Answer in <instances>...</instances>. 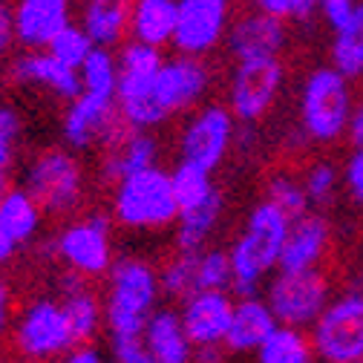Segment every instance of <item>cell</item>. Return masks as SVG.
<instances>
[{
  "label": "cell",
  "instance_id": "4dcf8cb0",
  "mask_svg": "<svg viewBox=\"0 0 363 363\" xmlns=\"http://www.w3.org/2000/svg\"><path fill=\"white\" fill-rule=\"evenodd\" d=\"M211 170L194 164V162H182L176 167V173L170 176L173 179V194H176V202H179V211H188L194 205H199L202 199H208L213 194V185L208 179Z\"/></svg>",
  "mask_w": 363,
  "mask_h": 363
},
{
  "label": "cell",
  "instance_id": "30bf717a",
  "mask_svg": "<svg viewBox=\"0 0 363 363\" xmlns=\"http://www.w3.org/2000/svg\"><path fill=\"white\" fill-rule=\"evenodd\" d=\"M18 349L32 360H50L72 346L69 320L64 306L52 300H35L23 314L15 332Z\"/></svg>",
  "mask_w": 363,
  "mask_h": 363
},
{
  "label": "cell",
  "instance_id": "f35d334b",
  "mask_svg": "<svg viewBox=\"0 0 363 363\" xmlns=\"http://www.w3.org/2000/svg\"><path fill=\"white\" fill-rule=\"evenodd\" d=\"M354 6H357V0H320V6H317V9H320L323 21L332 29H337V26H343L352 18Z\"/></svg>",
  "mask_w": 363,
  "mask_h": 363
},
{
  "label": "cell",
  "instance_id": "7c38bea8",
  "mask_svg": "<svg viewBox=\"0 0 363 363\" xmlns=\"http://www.w3.org/2000/svg\"><path fill=\"white\" fill-rule=\"evenodd\" d=\"M118 124H121V113H118L116 99L96 96L84 89L78 99H72L61 121V130H64L67 145L81 150V147H93L99 142L104 145Z\"/></svg>",
  "mask_w": 363,
  "mask_h": 363
},
{
  "label": "cell",
  "instance_id": "ac0fdd59",
  "mask_svg": "<svg viewBox=\"0 0 363 363\" xmlns=\"http://www.w3.org/2000/svg\"><path fill=\"white\" fill-rule=\"evenodd\" d=\"M153 86H156V72H118L116 104L127 124L147 130L167 118V113L156 101Z\"/></svg>",
  "mask_w": 363,
  "mask_h": 363
},
{
  "label": "cell",
  "instance_id": "9a60e30c",
  "mask_svg": "<svg viewBox=\"0 0 363 363\" xmlns=\"http://www.w3.org/2000/svg\"><path fill=\"white\" fill-rule=\"evenodd\" d=\"M15 38L26 50H47L72 23L69 0H18L12 6Z\"/></svg>",
  "mask_w": 363,
  "mask_h": 363
},
{
  "label": "cell",
  "instance_id": "d6986e66",
  "mask_svg": "<svg viewBox=\"0 0 363 363\" xmlns=\"http://www.w3.org/2000/svg\"><path fill=\"white\" fill-rule=\"evenodd\" d=\"M231 317H234V306L231 300L219 294V291H199L196 297H191L185 317H182V326L191 343H219L225 340L231 329Z\"/></svg>",
  "mask_w": 363,
  "mask_h": 363
},
{
  "label": "cell",
  "instance_id": "836d02e7",
  "mask_svg": "<svg viewBox=\"0 0 363 363\" xmlns=\"http://www.w3.org/2000/svg\"><path fill=\"white\" fill-rule=\"evenodd\" d=\"M58 61H64L67 67H75V69H81V64L86 61V55L96 50V43H93V38H89L84 29H81V23L75 26V23H69L50 47H47Z\"/></svg>",
  "mask_w": 363,
  "mask_h": 363
},
{
  "label": "cell",
  "instance_id": "ee69618b",
  "mask_svg": "<svg viewBox=\"0 0 363 363\" xmlns=\"http://www.w3.org/2000/svg\"><path fill=\"white\" fill-rule=\"evenodd\" d=\"M12 147H15V142L6 139V135H0V185H6V173L12 167Z\"/></svg>",
  "mask_w": 363,
  "mask_h": 363
},
{
  "label": "cell",
  "instance_id": "4316f807",
  "mask_svg": "<svg viewBox=\"0 0 363 363\" xmlns=\"http://www.w3.org/2000/svg\"><path fill=\"white\" fill-rule=\"evenodd\" d=\"M81 84L86 93L116 99L118 89V58H113L110 47H96L81 64Z\"/></svg>",
  "mask_w": 363,
  "mask_h": 363
},
{
  "label": "cell",
  "instance_id": "7bdbcfd3",
  "mask_svg": "<svg viewBox=\"0 0 363 363\" xmlns=\"http://www.w3.org/2000/svg\"><path fill=\"white\" fill-rule=\"evenodd\" d=\"M346 133H349V142H352V147H354V150H357V147H363V101L352 107V116H349V127H346Z\"/></svg>",
  "mask_w": 363,
  "mask_h": 363
},
{
  "label": "cell",
  "instance_id": "d6a6232c",
  "mask_svg": "<svg viewBox=\"0 0 363 363\" xmlns=\"http://www.w3.org/2000/svg\"><path fill=\"white\" fill-rule=\"evenodd\" d=\"M265 202L277 205L289 219H300L306 213L308 194L297 185L291 176H271L265 182Z\"/></svg>",
  "mask_w": 363,
  "mask_h": 363
},
{
  "label": "cell",
  "instance_id": "f6af8a7d",
  "mask_svg": "<svg viewBox=\"0 0 363 363\" xmlns=\"http://www.w3.org/2000/svg\"><path fill=\"white\" fill-rule=\"evenodd\" d=\"M64 363H101V357H99L96 349H89V346L84 343V346H78L75 352H69Z\"/></svg>",
  "mask_w": 363,
  "mask_h": 363
},
{
  "label": "cell",
  "instance_id": "1f68e13d",
  "mask_svg": "<svg viewBox=\"0 0 363 363\" xmlns=\"http://www.w3.org/2000/svg\"><path fill=\"white\" fill-rule=\"evenodd\" d=\"M199 254L196 251H182L167 268H164V289L173 297L191 300L199 294Z\"/></svg>",
  "mask_w": 363,
  "mask_h": 363
},
{
  "label": "cell",
  "instance_id": "5b68a950",
  "mask_svg": "<svg viewBox=\"0 0 363 363\" xmlns=\"http://www.w3.org/2000/svg\"><path fill=\"white\" fill-rule=\"evenodd\" d=\"M329 297V280L320 268H297V271H280V277L271 283L268 300L271 311L286 326H303L311 317L323 311V303Z\"/></svg>",
  "mask_w": 363,
  "mask_h": 363
},
{
  "label": "cell",
  "instance_id": "60d3db41",
  "mask_svg": "<svg viewBox=\"0 0 363 363\" xmlns=\"http://www.w3.org/2000/svg\"><path fill=\"white\" fill-rule=\"evenodd\" d=\"M346 182H349V191L357 202H363V147L354 150V156L349 159L346 167Z\"/></svg>",
  "mask_w": 363,
  "mask_h": 363
},
{
  "label": "cell",
  "instance_id": "8992f818",
  "mask_svg": "<svg viewBox=\"0 0 363 363\" xmlns=\"http://www.w3.org/2000/svg\"><path fill=\"white\" fill-rule=\"evenodd\" d=\"M26 191L40 211L64 213L81 196V164L64 150H43L26 170Z\"/></svg>",
  "mask_w": 363,
  "mask_h": 363
},
{
  "label": "cell",
  "instance_id": "44dd1931",
  "mask_svg": "<svg viewBox=\"0 0 363 363\" xmlns=\"http://www.w3.org/2000/svg\"><path fill=\"white\" fill-rule=\"evenodd\" d=\"M81 29L93 38L96 47H116L130 32V4L127 0H84Z\"/></svg>",
  "mask_w": 363,
  "mask_h": 363
},
{
  "label": "cell",
  "instance_id": "cb8c5ba5",
  "mask_svg": "<svg viewBox=\"0 0 363 363\" xmlns=\"http://www.w3.org/2000/svg\"><path fill=\"white\" fill-rule=\"evenodd\" d=\"M40 225V205L26 188H6L0 196V231H6L18 245L29 242Z\"/></svg>",
  "mask_w": 363,
  "mask_h": 363
},
{
  "label": "cell",
  "instance_id": "e0dca14e",
  "mask_svg": "<svg viewBox=\"0 0 363 363\" xmlns=\"http://www.w3.org/2000/svg\"><path fill=\"white\" fill-rule=\"evenodd\" d=\"M12 78L21 84H35L55 93L58 99H78L84 93L81 84V72L75 67H67L64 61H58L50 50H29L21 58H15L12 64Z\"/></svg>",
  "mask_w": 363,
  "mask_h": 363
},
{
  "label": "cell",
  "instance_id": "8d00e7d4",
  "mask_svg": "<svg viewBox=\"0 0 363 363\" xmlns=\"http://www.w3.org/2000/svg\"><path fill=\"white\" fill-rule=\"evenodd\" d=\"M335 182L337 179H335V167L332 164H326V162L311 164L306 170V194H308V199L326 202L332 196V191H335Z\"/></svg>",
  "mask_w": 363,
  "mask_h": 363
},
{
  "label": "cell",
  "instance_id": "bcb514c9",
  "mask_svg": "<svg viewBox=\"0 0 363 363\" xmlns=\"http://www.w3.org/2000/svg\"><path fill=\"white\" fill-rule=\"evenodd\" d=\"M9 311H12V297H9V289H6V283H0V335L6 332V323H9Z\"/></svg>",
  "mask_w": 363,
  "mask_h": 363
},
{
  "label": "cell",
  "instance_id": "74e56055",
  "mask_svg": "<svg viewBox=\"0 0 363 363\" xmlns=\"http://www.w3.org/2000/svg\"><path fill=\"white\" fill-rule=\"evenodd\" d=\"M113 352H116V363H156L153 352L147 349V343L139 340V335H133V337L121 335V337H116Z\"/></svg>",
  "mask_w": 363,
  "mask_h": 363
},
{
  "label": "cell",
  "instance_id": "8fae6325",
  "mask_svg": "<svg viewBox=\"0 0 363 363\" xmlns=\"http://www.w3.org/2000/svg\"><path fill=\"white\" fill-rule=\"evenodd\" d=\"M234 139V113L219 104L202 107L182 135V156L205 170H213L222 156L228 153Z\"/></svg>",
  "mask_w": 363,
  "mask_h": 363
},
{
  "label": "cell",
  "instance_id": "2e32d148",
  "mask_svg": "<svg viewBox=\"0 0 363 363\" xmlns=\"http://www.w3.org/2000/svg\"><path fill=\"white\" fill-rule=\"evenodd\" d=\"M104 216L75 222L58 237V254L81 274H101L110 265V228Z\"/></svg>",
  "mask_w": 363,
  "mask_h": 363
},
{
  "label": "cell",
  "instance_id": "ffe728a7",
  "mask_svg": "<svg viewBox=\"0 0 363 363\" xmlns=\"http://www.w3.org/2000/svg\"><path fill=\"white\" fill-rule=\"evenodd\" d=\"M326 242H329V222L323 216L303 213L300 219H294V228L286 237V245L280 251V268L283 271L311 268L320 259Z\"/></svg>",
  "mask_w": 363,
  "mask_h": 363
},
{
  "label": "cell",
  "instance_id": "ba28073f",
  "mask_svg": "<svg viewBox=\"0 0 363 363\" xmlns=\"http://www.w3.org/2000/svg\"><path fill=\"white\" fill-rule=\"evenodd\" d=\"M314 349L329 363L363 354V294H349L320 314L314 329Z\"/></svg>",
  "mask_w": 363,
  "mask_h": 363
},
{
  "label": "cell",
  "instance_id": "7402d4cb",
  "mask_svg": "<svg viewBox=\"0 0 363 363\" xmlns=\"http://www.w3.org/2000/svg\"><path fill=\"white\" fill-rule=\"evenodd\" d=\"M176 6L179 0H135L130 6V32L135 40L164 47L176 32Z\"/></svg>",
  "mask_w": 363,
  "mask_h": 363
},
{
  "label": "cell",
  "instance_id": "9c48e42d",
  "mask_svg": "<svg viewBox=\"0 0 363 363\" xmlns=\"http://www.w3.org/2000/svg\"><path fill=\"white\" fill-rule=\"evenodd\" d=\"M283 86V64L280 58H251L240 61L231 81V113L245 124L262 118Z\"/></svg>",
  "mask_w": 363,
  "mask_h": 363
},
{
  "label": "cell",
  "instance_id": "f1b7e54d",
  "mask_svg": "<svg viewBox=\"0 0 363 363\" xmlns=\"http://www.w3.org/2000/svg\"><path fill=\"white\" fill-rule=\"evenodd\" d=\"M259 363H311V346L291 326L274 329L259 343Z\"/></svg>",
  "mask_w": 363,
  "mask_h": 363
},
{
  "label": "cell",
  "instance_id": "4fadbf2b",
  "mask_svg": "<svg viewBox=\"0 0 363 363\" xmlns=\"http://www.w3.org/2000/svg\"><path fill=\"white\" fill-rule=\"evenodd\" d=\"M208 67L202 64L199 55H185L179 52L176 58L164 61L162 69L156 72V101L167 116L194 107L205 93H208Z\"/></svg>",
  "mask_w": 363,
  "mask_h": 363
},
{
  "label": "cell",
  "instance_id": "c3c4849f",
  "mask_svg": "<svg viewBox=\"0 0 363 363\" xmlns=\"http://www.w3.org/2000/svg\"><path fill=\"white\" fill-rule=\"evenodd\" d=\"M343 363H363V354L360 357H352V360H343Z\"/></svg>",
  "mask_w": 363,
  "mask_h": 363
},
{
  "label": "cell",
  "instance_id": "6da1fadb",
  "mask_svg": "<svg viewBox=\"0 0 363 363\" xmlns=\"http://www.w3.org/2000/svg\"><path fill=\"white\" fill-rule=\"evenodd\" d=\"M289 216L271 202H262L254 208L248 231L237 242L231 254V271H234V289L242 297H251L257 289V280L271 265L280 262V251L289 237Z\"/></svg>",
  "mask_w": 363,
  "mask_h": 363
},
{
  "label": "cell",
  "instance_id": "d590c367",
  "mask_svg": "<svg viewBox=\"0 0 363 363\" xmlns=\"http://www.w3.org/2000/svg\"><path fill=\"white\" fill-rule=\"evenodd\" d=\"M254 6L280 21H308L320 6V0H254Z\"/></svg>",
  "mask_w": 363,
  "mask_h": 363
},
{
  "label": "cell",
  "instance_id": "52a82bcc",
  "mask_svg": "<svg viewBox=\"0 0 363 363\" xmlns=\"http://www.w3.org/2000/svg\"><path fill=\"white\" fill-rule=\"evenodd\" d=\"M231 0H179L173 47L185 55H205L219 47L228 32Z\"/></svg>",
  "mask_w": 363,
  "mask_h": 363
},
{
  "label": "cell",
  "instance_id": "7dc6e473",
  "mask_svg": "<svg viewBox=\"0 0 363 363\" xmlns=\"http://www.w3.org/2000/svg\"><path fill=\"white\" fill-rule=\"evenodd\" d=\"M15 251H18V242H15L6 231H0V265L9 262V259L15 257Z\"/></svg>",
  "mask_w": 363,
  "mask_h": 363
},
{
  "label": "cell",
  "instance_id": "277c9868",
  "mask_svg": "<svg viewBox=\"0 0 363 363\" xmlns=\"http://www.w3.org/2000/svg\"><path fill=\"white\" fill-rule=\"evenodd\" d=\"M156 297L153 271L139 259H121L110 277V300H107V323L113 337L142 335L147 326V311Z\"/></svg>",
  "mask_w": 363,
  "mask_h": 363
},
{
  "label": "cell",
  "instance_id": "83f0119b",
  "mask_svg": "<svg viewBox=\"0 0 363 363\" xmlns=\"http://www.w3.org/2000/svg\"><path fill=\"white\" fill-rule=\"evenodd\" d=\"M219 208H222V196H219V191H213L199 205L182 211V228H179V240H176L179 251H196V245L205 240L211 225L216 222Z\"/></svg>",
  "mask_w": 363,
  "mask_h": 363
},
{
  "label": "cell",
  "instance_id": "7a4b0ae2",
  "mask_svg": "<svg viewBox=\"0 0 363 363\" xmlns=\"http://www.w3.org/2000/svg\"><path fill=\"white\" fill-rule=\"evenodd\" d=\"M303 127L314 142H335L346 133L352 116L349 78L335 67H317L303 84Z\"/></svg>",
  "mask_w": 363,
  "mask_h": 363
},
{
  "label": "cell",
  "instance_id": "d4e9b609",
  "mask_svg": "<svg viewBox=\"0 0 363 363\" xmlns=\"http://www.w3.org/2000/svg\"><path fill=\"white\" fill-rule=\"evenodd\" d=\"M145 335H147V349L153 352L156 363H188L191 340L185 335V326H179L176 314L170 311L153 314L145 326Z\"/></svg>",
  "mask_w": 363,
  "mask_h": 363
},
{
  "label": "cell",
  "instance_id": "b9f144b4",
  "mask_svg": "<svg viewBox=\"0 0 363 363\" xmlns=\"http://www.w3.org/2000/svg\"><path fill=\"white\" fill-rule=\"evenodd\" d=\"M21 127H23V121L12 107H0V135H6V139L15 142L21 135Z\"/></svg>",
  "mask_w": 363,
  "mask_h": 363
},
{
  "label": "cell",
  "instance_id": "3957f363",
  "mask_svg": "<svg viewBox=\"0 0 363 363\" xmlns=\"http://www.w3.org/2000/svg\"><path fill=\"white\" fill-rule=\"evenodd\" d=\"M179 213L173 179L164 170L147 167L118 182L116 216L130 228H162Z\"/></svg>",
  "mask_w": 363,
  "mask_h": 363
},
{
  "label": "cell",
  "instance_id": "603a6c76",
  "mask_svg": "<svg viewBox=\"0 0 363 363\" xmlns=\"http://www.w3.org/2000/svg\"><path fill=\"white\" fill-rule=\"evenodd\" d=\"M277 317L268 306L257 303V300H242L237 308H234V317H231V329L225 335L228 340V349L234 352H245V349H254L259 346L271 332L277 326Z\"/></svg>",
  "mask_w": 363,
  "mask_h": 363
},
{
  "label": "cell",
  "instance_id": "681fc988",
  "mask_svg": "<svg viewBox=\"0 0 363 363\" xmlns=\"http://www.w3.org/2000/svg\"><path fill=\"white\" fill-rule=\"evenodd\" d=\"M4 191H6V185H0V196H4Z\"/></svg>",
  "mask_w": 363,
  "mask_h": 363
},
{
  "label": "cell",
  "instance_id": "f546056e",
  "mask_svg": "<svg viewBox=\"0 0 363 363\" xmlns=\"http://www.w3.org/2000/svg\"><path fill=\"white\" fill-rule=\"evenodd\" d=\"M64 314H67V320H69V332H72V343H86V340H93L96 329H99V300L84 289L78 291H69L67 294V303H64Z\"/></svg>",
  "mask_w": 363,
  "mask_h": 363
},
{
  "label": "cell",
  "instance_id": "e575fe53",
  "mask_svg": "<svg viewBox=\"0 0 363 363\" xmlns=\"http://www.w3.org/2000/svg\"><path fill=\"white\" fill-rule=\"evenodd\" d=\"M234 280L231 271V257H225L219 251L208 254L199 259V291H219Z\"/></svg>",
  "mask_w": 363,
  "mask_h": 363
},
{
  "label": "cell",
  "instance_id": "484cf974",
  "mask_svg": "<svg viewBox=\"0 0 363 363\" xmlns=\"http://www.w3.org/2000/svg\"><path fill=\"white\" fill-rule=\"evenodd\" d=\"M332 64L346 78L363 75V4L354 6L352 18L335 29L332 40Z\"/></svg>",
  "mask_w": 363,
  "mask_h": 363
},
{
  "label": "cell",
  "instance_id": "5bb4252c",
  "mask_svg": "<svg viewBox=\"0 0 363 363\" xmlns=\"http://www.w3.org/2000/svg\"><path fill=\"white\" fill-rule=\"evenodd\" d=\"M225 40H228V50L237 61L274 58L283 52L289 32H286V21L257 9V12L237 18L228 26V32H225Z\"/></svg>",
  "mask_w": 363,
  "mask_h": 363
},
{
  "label": "cell",
  "instance_id": "ab89813d",
  "mask_svg": "<svg viewBox=\"0 0 363 363\" xmlns=\"http://www.w3.org/2000/svg\"><path fill=\"white\" fill-rule=\"evenodd\" d=\"M15 15H12V6L0 0V61L6 58V52L12 50L15 43Z\"/></svg>",
  "mask_w": 363,
  "mask_h": 363
}]
</instances>
